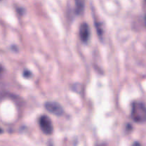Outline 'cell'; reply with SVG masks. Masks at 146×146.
I'll return each instance as SVG.
<instances>
[{"label":"cell","mask_w":146,"mask_h":146,"mask_svg":"<svg viewBox=\"0 0 146 146\" xmlns=\"http://www.w3.org/2000/svg\"><path fill=\"white\" fill-rule=\"evenodd\" d=\"M3 74H4V68H3L2 66L0 64V78L2 76Z\"/></svg>","instance_id":"cell-7"},{"label":"cell","mask_w":146,"mask_h":146,"mask_svg":"<svg viewBox=\"0 0 146 146\" xmlns=\"http://www.w3.org/2000/svg\"><path fill=\"white\" fill-rule=\"evenodd\" d=\"M90 36L89 26L87 23H83L79 28V37L81 41L84 43L88 42Z\"/></svg>","instance_id":"cell-4"},{"label":"cell","mask_w":146,"mask_h":146,"mask_svg":"<svg viewBox=\"0 0 146 146\" xmlns=\"http://www.w3.org/2000/svg\"><path fill=\"white\" fill-rule=\"evenodd\" d=\"M44 106L47 111L57 116H61L64 114V108L58 103L55 101H48L44 104Z\"/></svg>","instance_id":"cell-3"},{"label":"cell","mask_w":146,"mask_h":146,"mask_svg":"<svg viewBox=\"0 0 146 146\" xmlns=\"http://www.w3.org/2000/svg\"><path fill=\"white\" fill-rule=\"evenodd\" d=\"M131 118L138 123H143L146 119V110L144 103L135 101L133 104L131 109Z\"/></svg>","instance_id":"cell-1"},{"label":"cell","mask_w":146,"mask_h":146,"mask_svg":"<svg viewBox=\"0 0 146 146\" xmlns=\"http://www.w3.org/2000/svg\"><path fill=\"white\" fill-rule=\"evenodd\" d=\"M2 133V130H1V128H0V133Z\"/></svg>","instance_id":"cell-9"},{"label":"cell","mask_w":146,"mask_h":146,"mask_svg":"<svg viewBox=\"0 0 146 146\" xmlns=\"http://www.w3.org/2000/svg\"><path fill=\"white\" fill-rule=\"evenodd\" d=\"M38 123L41 131L46 135H51L54 131L52 122L47 115H41L38 121Z\"/></svg>","instance_id":"cell-2"},{"label":"cell","mask_w":146,"mask_h":146,"mask_svg":"<svg viewBox=\"0 0 146 146\" xmlns=\"http://www.w3.org/2000/svg\"><path fill=\"white\" fill-rule=\"evenodd\" d=\"M95 25L96 27V30L97 33H98V35L99 36L100 39H103V36H104V31H103L102 27L101 25V23H95Z\"/></svg>","instance_id":"cell-6"},{"label":"cell","mask_w":146,"mask_h":146,"mask_svg":"<svg viewBox=\"0 0 146 146\" xmlns=\"http://www.w3.org/2000/svg\"><path fill=\"white\" fill-rule=\"evenodd\" d=\"M85 8V0H75V13L77 15H81Z\"/></svg>","instance_id":"cell-5"},{"label":"cell","mask_w":146,"mask_h":146,"mask_svg":"<svg viewBox=\"0 0 146 146\" xmlns=\"http://www.w3.org/2000/svg\"><path fill=\"white\" fill-rule=\"evenodd\" d=\"M133 146H142L141 144L138 142H135L133 144Z\"/></svg>","instance_id":"cell-8"}]
</instances>
